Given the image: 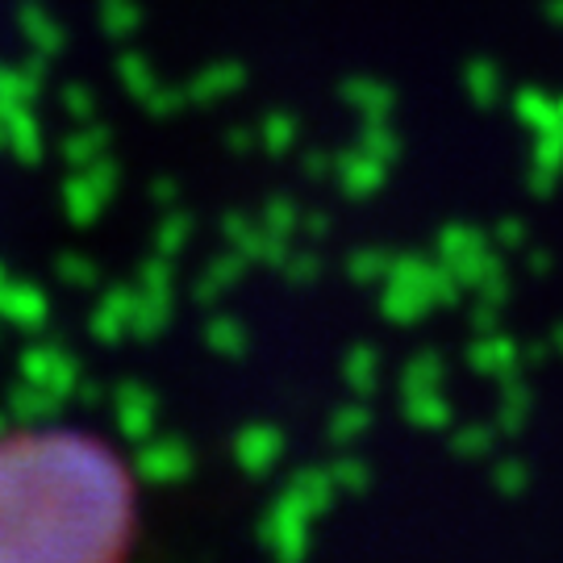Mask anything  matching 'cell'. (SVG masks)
<instances>
[{
    "mask_svg": "<svg viewBox=\"0 0 563 563\" xmlns=\"http://www.w3.org/2000/svg\"><path fill=\"white\" fill-rule=\"evenodd\" d=\"M130 534V472L97 434L0 426V563L113 560Z\"/></svg>",
    "mask_w": 563,
    "mask_h": 563,
    "instance_id": "6da1fadb",
    "label": "cell"
}]
</instances>
